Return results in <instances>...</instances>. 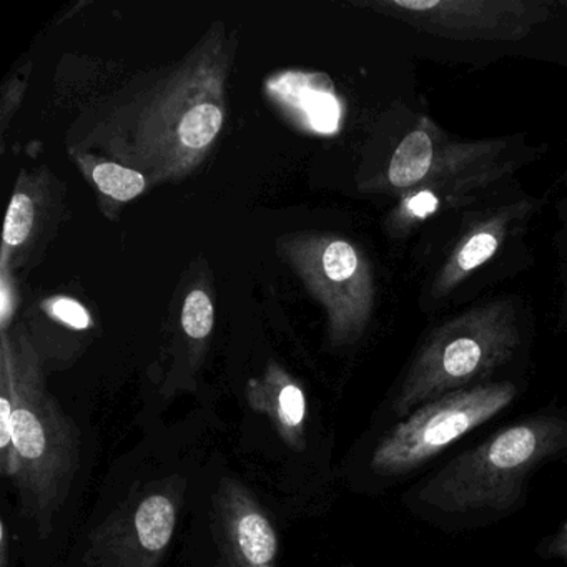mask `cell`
Returning <instances> with one entry per match:
<instances>
[{
  "label": "cell",
  "instance_id": "9c48e42d",
  "mask_svg": "<svg viewBox=\"0 0 567 567\" xmlns=\"http://www.w3.org/2000/svg\"><path fill=\"white\" fill-rule=\"evenodd\" d=\"M217 506L228 567H278L277 533L255 497L241 484L227 480Z\"/></svg>",
  "mask_w": 567,
  "mask_h": 567
},
{
  "label": "cell",
  "instance_id": "5b68a950",
  "mask_svg": "<svg viewBox=\"0 0 567 567\" xmlns=\"http://www.w3.org/2000/svg\"><path fill=\"white\" fill-rule=\"evenodd\" d=\"M290 257L330 318L331 341L354 343L370 323L374 303L373 271L348 240L327 235L293 238Z\"/></svg>",
  "mask_w": 567,
  "mask_h": 567
},
{
  "label": "cell",
  "instance_id": "7a4b0ae2",
  "mask_svg": "<svg viewBox=\"0 0 567 567\" xmlns=\"http://www.w3.org/2000/svg\"><path fill=\"white\" fill-rule=\"evenodd\" d=\"M0 384L14 404L12 453L0 467L18 484L24 513L48 536L78 471V433L49 394L38 353L22 333L4 334Z\"/></svg>",
  "mask_w": 567,
  "mask_h": 567
},
{
  "label": "cell",
  "instance_id": "277c9868",
  "mask_svg": "<svg viewBox=\"0 0 567 567\" xmlns=\"http://www.w3.org/2000/svg\"><path fill=\"white\" fill-rule=\"evenodd\" d=\"M519 386L511 380L464 388L421 404L381 431L367 457V473L378 489L420 473L477 427L513 406Z\"/></svg>",
  "mask_w": 567,
  "mask_h": 567
},
{
  "label": "cell",
  "instance_id": "3957f363",
  "mask_svg": "<svg viewBox=\"0 0 567 567\" xmlns=\"http://www.w3.org/2000/svg\"><path fill=\"white\" fill-rule=\"evenodd\" d=\"M523 343L516 308L496 300L441 323L414 354L390 394L384 421L401 420L421 404L464 388L491 383Z\"/></svg>",
  "mask_w": 567,
  "mask_h": 567
},
{
  "label": "cell",
  "instance_id": "7c38bea8",
  "mask_svg": "<svg viewBox=\"0 0 567 567\" xmlns=\"http://www.w3.org/2000/svg\"><path fill=\"white\" fill-rule=\"evenodd\" d=\"M447 135L430 118L404 135L388 165L386 181L391 190L406 195L421 187L436 167Z\"/></svg>",
  "mask_w": 567,
  "mask_h": 567
},
{
  "label": "cell",
  "instance_id": "4fadbf2b",
  "mask_svg": "<svg viewBox=\"0 0 567 567\" xmlns=\"http://www.w3.org/2000/svg\"><path fill=\"white\" fill-rule=\"evenodd\" d=\"M177 523V506L168 494L152 493L134 514L135 550L131 567L158 563L167 550Z\"/></svg>",
  "mask_w": 567,
  "mask_h": 567
},
{
  "label": "cell",
  "instance_id": "30bf717a",
  "mask_svg": "<svg viewBox=\"0 0 567 567\" xmlns=\"http://www.w3.org/2000/svg\"><path fill=\"white\" fill-rule=\"evenodd\" d=\"M530 208L529 200L511 202L471 225L437 270L431 297L436 300L450 297L474 271L486 265L503 247L513 225L523 220Z\"/></svg>",
  "mask_w": 567,
  "mask_h": 567
},
{
  "label": "cell",
  "instance_id": "52a82bcc",
  "mask_svg": "<svg viewBox=\"0 0 567 567\" xmlns=\"http://www.w3.org/2000/svg\"><path fill=\"white\" fill-rule=\"evenodd\" d=\"M506 141L453 142L447 138L436 167L421 187L403 195L396 217L401 225L417 221L446 208L474 200L481 192L503 181L516 168L503 158Z\"/></svg>",
  "mask_w": 567,
  "mask_h": 567
},
{
  "label": "cell",
  "instance_id": "8fae6325",
  "mask_svg": "<svg viewBox=\"0 0 567 567\" xmlns=\"http://www.w3.org/2000/svg\"><path fill=\"white\" fill-rule=\"evenodd\" d=\"M251 408L267 414L285 443L293 450H303L307 400L303 390L278 368H270L261 381H251L248 388Z\"/></svg>",
  "mask_w": 567,
  "mask_h": 567
},
{
  "label": "cell",
  "instance_id": "e0dca14e",
  "mask_svg": "<svg viewBox=\"0 0 567 567\" xmlns=\"http://www.w3.org/2000/svg\"><path fill=\"white\" fill-rule=\"evenodd\" d=\"M214 303L205 291L194 290L188 295L182 310V327L194 340H204L214 330Z\"/></svg>",
  "mask_w": 567,
  "mask_h": 567
},
{
  "label": "cell",
  "instance_id": "5bb4252c",
  "mask_svg": "<svg viewBox=\"0 0 567 567\" xmlns=\"http://www.w3.org/2000/svg\"><path fill=\"white\" fill-rule=\"evenodd\" d=\"M295 109L307 117L308 124L313 131L333 132L337 128L338 118H340V107L337 99L330 92L315 91L311 87H305L300 81H293Z\"/></svg>",
  "mask_w": 567,
  "mask_h": 567
},
{
  "label": "cell",
  "instance_id": "ac0fdd59",
  "mask_svg": "<svg viewBox=\"0 0 567 567\" xmlns=\"http://www.w3.org/2000/svg\"><path fill=\"white\" fill-rule=\"evenodd\" d=\"M534 550L540 559L560 560L567 566V519L556 530L543 537Z\"/></svg>",
  "mask_w": 567,
  "mask_h": 567
},
{
  "label": "cell",
  "instance_id": "8992f818",
  "mask_svg": "<svg viewBox=\"0 0 567 567\" xmlns=\"http://www.w3.org/2000/svg\"><path fill=\"white\" fill-rule=\"evenodd\" d=\"M378 9L454 41H520L553 16V4L543 0H388Z\"/></svg>",
  "mask_w": 567,
  "mask_h": 567
},
{
  "label": "cell",
  "instance_id": "ba28073f",
  "mask_svg": "<svg viewBox=\"0 0 567 567\" xmlns=\"http://www.w3.org/2000/svg\"><path fill=\"white\" fill-rule=\"evenodd\" d=\"M217 94L215 79L207 81L202 89L200 81L188 82L185 79L172 95L174 109L165 99L162 107L165 117L151 122L152 132H161L154 138L155 144L178 162L197 158L202 152L207 151L224 125V109L217 101Z\"/></svg>",
  "mask_w": 567,
  "mask_h": 567
},
{
  "label": "cell",
  "instance_id": "ffe728a7",
  "mask_svg": "<svg viewBox=\"0 0 567 567\" xmlns=\"http://www.w3.org/2000/svg\"><path fill=\"white\" fill-rule=\"evenodd\" d=\"M0 567H8V533L4 523H0Z\"/></svg>",
  "mask_w": 567,
  "mask_h": 567
},
{
  "label": "cell",
  "instance_id": "d6986e66",
  "mask_svg": "<svg viewBox=\"0 0 567 567\" xmlns=\"http://www.w3.org/2000/svg\"><path fill=\"white\" fill-rule=\"evenodd\" d=\"M51 311L59 320L71 324V327L79 328V330H84V328L91 324V317H89L87 310L78 301L71 300V298H58L51 305Z\"/></svg>",
  "mask_w": 567,
  "mask_h": 567
},
{
  "label": "cell",
  "instance_id": "2e32d148",
  "mask_svg": "<svg viewBox=\"0 0 567 567\" xmlns=\"http://www.w3.org/2000/svg\"><path fill=\"white\" fill-rule=\"evenodd\" d=\"M35 225V205L28 192L19 190L12 197L4 224V254L21 247L31 237Z\"/></svg>",
  "mask_w": 567,
  "mask_h": 567
},
{
  "label": "cell",
  "instance_id": "44dd1931",
  "mask_svg": "<svg viewBox=\"0 0 567 567\" xmlns=\"http://www.w3.org/2000/svg\"><path fill=\"white\" fill-rule=\"evenodd\" d=\"M560 6H564V8H566L567 2H560Z\"/></svg>",
  "mask_w": 567,
  "mask_h": 567
},
{
  "label": "cell",
  "instance_id": "9a60e30c",
  "mask_svg": "<svg viewBox=\"0 0 567 567\" xmlns=\"http://www.w3.org/2000/svg\"><path fill=\"white\" fill-rule=\"evenodd\" d=\"M92 178L102 194L117 202L134 200L147 188V181L141 172L112 162L95 165Z\"/></svg>",
  "mask_w": 567,
  "mask_h": 567
},
{
  "label": "cell",
  "instance_id": "6da1fadb",
  "mask_svg": "<svg viewBox=\"0 0 567 567\" xmlns=\"http://www.w3.org/2000/svg\"><path fill=\"white\" fill-rule=\"evenodd\" d=\"M559 461H567V408H540L414 481L403 504L444 533L484 529L519 513L534 476Z\"/></svg>",
  "mask_w": 567,
  "mask_h": 567
}]
</instances>
